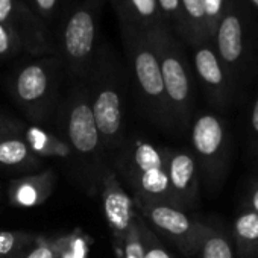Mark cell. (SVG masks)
<instances>
[{
  "mask_svg": "<svg viewBox=\"0 0 258 258\" xmlns=\"http://www.w3.org/2000/svg\"><path fill=\"white\" fill-rule=\"evenodd\" d=\"M93 117L106 154H114L126 136V70L108 47H97L85 78Z\"/></svg>",
  "mask_w": 258,
  "mask_h": 258,
  "instance_id": "obj_1",
  "label": "cell"
},
{
  "mask_svg": "<svg viewBox=\"0 0 258 258\" xmlns=\"http://www.w3.org/2000/svg\"><path fill=\"white\" fill-rule=\"evenodd\" d=\"M55 117L58 137L70 146L84 175L100 185L102 175L108 169L103 163L106 152L93 117L85 79L75 81L66 97L59 102Z\"/></svg>",
  "mask_w": 258,
  "mask_h": 258,
  "instance_id": "obj_2",
  "label": "cell"
},
{
  "mask_svg": "<svg viewBox=\"0 0 258 258\" xmlns=\"http://www.w3.org/2000/svg\"><path fill=\"white\" fill-rule=\"evenodd\" d=\"M112 167L131 188L134 202H157L179 208L169 184L163 148L140 137H127L112 154Z\"/></svg>",
  "mask_w": 258,
  "mask_h": 258,
  "instance_id": "obj_3",
  "label": "cell"
},
{
  "mask_svg": "<svg viewBox=\"0 0 258 258\" xmlns=\"http://www.w3.org/2000/svg\"><path fill=\"white\" fill-rule=\"evenodd\" d=\"M129 75L133 78L137 97L148 117L163 129H175L167 103L160 61L149 31L120 28Z\"/></svg>",
  "mask_w": 258,
  "mask_h": 258,
  "instance_id": "obj_4",
  "label": "cell"
},
{
  "mask_svg": "<svg viewBox=\"0 0 258 258\" xmlns=\"http://www.w3.org/2000/svg\"><path fill=\"white\" fill-rule=\"evenodd\" d=\"M103 4L105 0H75L55 35L56 53L73 81L85 79L91 69Z\"/></svg>",
  "mask_w": 258,
  "mask_h": 258,
  "instance_id": "obj_5",
  "label": "cell"
},
{
  "mask_svg": "<svg viewBox=\"0 0 258 258\" xmlns=\"http://www.w3.org/2000/svg\"><path fill=\"white\" fill-rule=\"evenodd\" d=\"M64 67L56 55L40 56L20 66L10 79L14 102L34 124L46 123L59 105L58 91Z\"/></svg>",
  "mask_w": 258,
  "mask_h": 258,
  "instance_id": "obj_6",
  "label": "cell"
},
{
  "mask_svg": "<svg viewBox=\"0 0 258 258\" xmlns=\"http://www.w3.org/2000/svg\"><path fill=\"white\" fill-rule=\"evenodd\" d=\"M158 61L167 103L175 127L185 129L193 121V79L178 38L166 26L149 31Z\"/></svg>",
  "mask_w": 258,
  "mask_h": 258,
  "instance_id": "obj_7",
  "label": "cell"
},
{
  "mask_svg": "<svg viewBox=\"0 0 258 258\" xmlns=\"http://www.w3.org/2000/svg\"><path fill=\"white\" fill-rule=\"evenodd\" d=\"M191 155L207 188H217L228 169V134L216 114H199L190 124Z\"/></svg>",
  "mask_w": 258,
  "mask_h": 258,
  "instance_id": "obj_8",
  "label": "cell"
},
{
  "mask_svg": "<svg viewBox=\"0 0 258 258\" xmlns=\"http://www.w3.org/2000/svg\"><path fill=\"white\" fill-rule=\"evenodd\" d=\"M134 204L148 226L164 235L187 256H195L199 253L202 241L213 228L201 220L190 217L187 211L167 204Z\"/></svg>",
  "mask_w": 258,
  "mask_h": 258,
  "instance_id": "obj_9",
  "label": "cell"
},
{
  "mask_svg": "<svg viewBox=\"0 0 258 258\" xmlns=\"http://www.w3.org/2000/svg\"><path fill=\"white\" fill-rule=\"evenodd\" d=\"M0 23L10 26L32 58L56 55L55 34L25 0H0Z\"/></svg>",
  "mask_w": 258,
  "mask_h": 258,
  "instance_id": "obj_10",
  "label": "cell"
},
{
  "mask_svg": "<svg viewBox=\"0 0 258 258\" xmlns=\"http://www.w3.org/2000/svg\"><path fill=\"white\" fill-rule=\"evenodd\" d=\"M100 199L105 220L112 237L114 252L115 256H118L121 255L123 243L129 228L136 219L137 208L133 196L123 188L118 176L109 167L105 170L100 179Z\"/></svg>",
  "mask_w": 258,
  "mask_h": 258,
  "instance_id": "obj_11",
  "label": "cell"
},
{
  "mask_svg": "<svg viewBox=\"0 0 258 258\" xmlns=\"http://www.w3.org/2000/svg\"><path fill=\"white\" fill-rule=\"evenodd\" d=\"M166 172L172 193L181 210L188 211L199 201V172L195 157L188 151L163 148Z\"/></svg>",
  "mask_w": 258,
  "mask_h": 258,
  "instance_id": "obj_12",
  "label": "cell"
},
{
  "mask_svg": "<svg viewBox=\"0 0 258 258\" xmlns=\"http://www.w3.org/2000/svg\"><path fill=\"white\" fill-rule=\"evenodd\" d=\"M193 62L210 100L219 106H225L229 100V84L217 53L207 43L198 44L193 53Z\"/></svg>",
  "mask_w": 258,
  "mask_h": 258,
  "instance_id": "obj_13",
  "label": "cell"
},
{
  "mask_svg": "<svg viewBox=\"0 0 258 258\" xmlns=\"http://www.w3.org/2000/svg\"><path fill=\"white\" fill-rule=\"evenodd\" d=\"M55 187V173L50 169L16 178L8 185V201L16 208H34L44 204Z\"/></svg>",
  "mask_w": 258,
  "mask_h": 258,
  "instance_id": "obj_14",
  "label": "cell"
},
{
  "mask_svg": "<svg viewBox=\"0 0 258 258\" xmlns=\"http://www.w3.org/2000/svg\"><path fill=\"white\" fill-rule=\"evenodd\" d=\"M109 2L115 10L120 28L152 31L166 26L157 0H109Z\"/></svg>",
  "mask_w": 258,
  "mask_h": 258,
  "instance_id": "obj_15",
  "label": "cell"
},
{
  "mask_svg": "<svg viewBox=\"0 0 258 258\" xmlns=\"http://www.w3.org/2000/svg\"><path fill=\"white\" fill-rule=\"evenodd\" d=\"M216 46L222 64H237L243 53V28L238 16L229 11L222 16L216 28Z\"/></svg>",
  "mask_w": 258,
  "mask_h": 258,
  "instance_id": "obj_16",
  "label": "cell"
},
{
  "mask_svg": "<svg viewBox=\"0 0 258 258\" xmlns=\"http://www.w3.org/2000/svg\"><path fill=\"white\" fill-rule=\"evenodd\" d=\"M19 137H22L32 152L40 158H73L70 146L61 137H58V134L47 131L40 124H25Z\"/></svg>",
  "mask_w": 258,
  "mask_h": 258,
  "instance_id": "obj_17",
  "label": "cell"
},
{
  "mask_svg": "<svg viewBox=\"0 0 258 258\" xmlns=\"http://www.w3.org/2000/svg\"><path fill=\"white\" fill-rule=\"evenodd\" d=\"M41 164L43 158L35 155L22 137L0 139V167L16 172H31L37 170Z\"/></svg>",
  "mask_w": 258,
  "mask_h": 258,
  "instance_id": "obj_18",
  "label": "cell"
},
{
  "mask_svg": "<svg viewBox=\"0 0 258 258\" xmlns=\"http://www.w3.org/2000/svg\"><path fill=\"white\" fill-rule=\"evenodd\" d=\"M234 250L238 258L258 256V213L252 210L241 211L232 226Z\"/></svg>",
  "mask_w": 258,
  "mask_h": 258,
  "instance_id": "obj_19",
  "label": "cell"
},
{
  "mask_svg": "<svg viewBox=\"0 0 258 258\" xmlns=\"http://www.w3.org/2000/svg\"><path fill=\"white\" fill-rule=\"evenodd\" d=\"M182 16L185 22V41L198 46L205 43L213 34L208 25L205 0H181Z\"/></svg>",
  "mask_w": 258,
  "mask_h": 258,
  "instance_id": "obj_20",
  "label": "cell"
},
{
  "mask_svg": "<svg viewBox=\"0 0 258 258\" xmlns=\"http://www.w3.org/2000/svg\"><path fill=\"white\" fill-rule=\"evenodd\" d=\"M52 240L55 258H88L93 244V238L79 228Z\"/></svg>",
  "mask_w": 258,
  "mask_h": 258,
  "instance_id": "obj_21",
  "label": "cell"
},
{
  "mask_svg": "<svg viewBox=\"0 0 258 258\" xmlns=\"http://www.w3.org/2000/svg\"><path fill=\"white\" fill-rule=\"evenodd\" d=\"M199 255L201 258H235L231 240L223 232L214 228H211V231L202 241Z\"/></svg>",
  "mask_w": 258,
  "mask_h": 258,
  "instance_id": "obj_22",
  "label": "cell"
},
{
  "mask_svg": "<svg viewBox=\"0 0 258 258\" xmlns=\"http://www.w3.org/2000/svg\"><path fill=\"white\" fill-rule=\"evenodd\" d=\"M161 16L166 22V26L172 34L181 38H185V22L182 16L181 0H157Z\"/></svg>",
  "mask_w": 258,
  "mask_h": 258,
  "instance_id": "obj_23",
  "label": "cell"
},
{
  "mask_svg": "<svg viewBox=\"0 0 258 258\" xmlns=\"http://www.w3.org/2000/svg\"><path fill=\"white\" fill-rule=\"evenodd\" d=\"M37 234L26 231H0V256H10L25 250Z\"/></svg>",
  "mask_w": 258,
  "mask_h": 258,
  "instance_id": "obj_24",
  "label": "cell"
},
{
  "mask_svg": "<svg viewBox=\"0 0 258 258\" xmlns=\"http://www.w3.org/2000/svg\"><path fill=\"white\" fill-rule=\"evenodd\" d=\"M139 226H140V234L143 238V244H145V258H173L166 249L164 246L160 243L158 237L155 235L154 229H151L148 226V223L145 222V219L140 216L137 217Z\"/></svg>",
  "mask_w": 258,
  "mask_h": 258,
  "instance_id": "obj_25",
  "label": "cell"
},
{
  "mask_svg": "<svg viewBox=\"0 0 258 258\" xmlns=\"http://www.w3.org/2000/svg\"><path fill=\"white\" fill-rule=\"evenodd\" d=\"M137 217H139V211H137L136 219L124 238L121 255H118L115 258H145V244H143V238L140 234V226H139Z\"/></svg>",
  "mask_w": 258,
  "mask_h": 258,
  "instance_id": "obj_26",
  "label": "cell"
},
{
  "mask_svg": "<svg viewBox=\"0 0 258 258\" xmlns=\"http://www.w3.org/2000/svg\"><path fill=\"white\" fill-rule=\"evenodd\" d=\"M23 52V46L17 34L7 25L0 23V61L11 59Z\"/></svg>",
  "mask_w": 258,
  "mask_h": 258,
  "instance_id": "obj_27",
  "label": "cell"
},
{
  "mask_svg": "<svg viewBox=\"0 0 258 258\" xmlns=\"http://www.w3.org/2000/svg\"><path fill=\"white\" fill-rule=\"evenodd\" d=\"M25 2L50 28V25L55 22L56 16L59 14L62 0H25Z\"/></svg>",
  "mask_w": 258,
  "mask_h": 258,
  "instance_id": "obj_28",
  "label": "cell"
},
{
  "mask_svg": "<svg viewBox=\"0 0 258 258\" xmlns=\"http://www.w3.org/2000/svg\"><path fill=\"white\" fill-rule=\"evenodd\" d=\"M22 258H55L52 237L37 234L35 240L25 249Z\"/></svg>",
  "mask_w": 258,
  "mask_h": 258,
  "instance_id": "obj_29",
  "label": "cell"
},
{
  "mask_svg": "<svg viewBox=\"0 0 258 258\" xmlns=\"http://www.w3.org/2000/svg\"><path fill=\"white\" fill-rule=\"evenodd\" d=\"M23 126H25L23 121H20L17 118H11V117L5 115L4 112H0V139L20 136Z\"/></svg>",
  "mask_w": 258,
  "mask_h": 258,
  "instance_id": "obj_30",
  "label": "cell"
},
{
  "mask_svg": "<svg viewBox=\"0 0 258 258\" xmlns=\"http://www.w3.org/2000/svg\"><path fill=\"white\" fill-rule=\"evenodd\" d=\"M250 129L253 136L258 139V96L252 105V111H250Z\"/></svg>",
  "mask_w": 258,
  "mask_h": 258,
  "instance_id": "obj_31",
  "label": "cell"
},
{
  "mask_svg": "<svg viewBox=\"0 0 258 258\" xmlns=\"http://www.w3.org/2000/svg\"><path fill=\"white\" fill-rule=\"evenodd\" d=\"M252 211L258 213V185L252 187V193H250V208Z\"/></svg>",
  "mask_w": 258,
  "mask_h": 258,
  "instance_id": "obj_32",
  "label": "cell"
},
{
  "mask_svg": "<svg viewBox=\"0 0 258 258\" xmlns=\"http://www.w3.org/2000/svg\"><path fill=\"white\" fill-rule=\"evenodd\" d=\"M23 252H25V250H22V252H17V253H14V255H10V256H0V258H22Z\"/></svg>",
  "mask_w": 258,
  "mask_h": 258,
  "instance_id": "obj_33",
  "label": "cell"
},
{
  "mask_svg": "<svg viewBox=\"0 0 258 258\" xmlns=\"http://www.w3.org/2000/svg\"><path fill=\"white\" fill-rule=\"evenodd\" d=\"M252 2H253V5H256V7H258V0H252Z\"/></svg>",
  "mask_w": 258,
  "mask_h": 258,
  "instance_id": "obj_34",
  "label": "cell"
}]
</instances>
